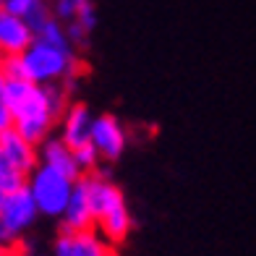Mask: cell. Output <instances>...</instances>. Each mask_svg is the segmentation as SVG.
<instances>
[{
    "label": "cell",
    "mask_w": 256,
    "mask_h": 256,
    "mask_svg": "<svg viewBox=\"0 0 256 256\" xmlns=\"http://www.w3.org/2000/svg\"><path fill=\"white\" fill-rule=\"evenodd\" d=\"M84 180L92 196V206H94V230L112 246L126 243L134 230V214L126 204L120 186L102 172H92Z\"/></svg>",
    "instance_id": "7a4b0ae2"
},
{
    "label": "cell",
    "mask_w": 256,
    "mask_h": 256,
    "mask_svg": "<svg viewBox=\"0 0 256 256\" xmlns=\"http://www.w3.org/2000/svg\"><path fill=\"white\" fill-rule=\"evenodd\" d=\"M0 256H16L14 248H6V246H0Z\"/></svg>",
    "instance_id": "44dd1931"
},
{
    "label": "cell",
    "mask_w": 256,
    "mask_h": 256,
    "mask_svg": "<svg viewBox=\"0 0 256 256\" xmlns=\"http://www.w3.org/2000/svg\"><path fill=\"white\" fill-rule=\"evenodd\" d=\"M92 126H94L92 110L81 102H71L60 118V138L74 149H78L92 142Z\"/></svg>",
    "instance_id": "30bf717a"
},
{
    "label": "cell",
    "mask_w": 256,
    "mask_h": 256,
    "mask_svg": "<svg viewBox=\"0 0 256 256\" xmlns=\"http://www.w3.org/2000/svg\"><path fill=\"white\" fill-rule=\"evenodd\" d=\"M40 165L63 172V176L71 178V180H81V178H84V176H81V170H78L74 146L66 144L60 136H50V138H44V142L40 144Z\"/></svg>",
    "instance_id": "9c48e42d"
},
{
    "label": "cell",
    "mask_w": 256,
    "mask_h": 256,
    "mask_svg": "<svg viewBox=\"0 0 256 256\" xmlns=\"http://www.w3.org/2000/svg\"><path fill=\"white\" fill-rule=\"evenodd\" d=\"M34 42V29L26 24L24 18L8 14L3 8L0 10V52L6 58L21 55L29 44Z\"/></svg>",
    "instance_id": "8fae6325"
},
{
    "label": "cell",
    "mask_w": 256,
    "mask_h": 256,
    "mask_svg": "<svg viewBox=\"0 0 256 256\" xmlns=\"http://www.w3.org/2000/svg\"><path fill=\"white\" fill-rule=\"evenodd\" d=\"M76 152V162H78V170H81V176H92V172H100V154H97V149L92 146V142L89 144H84V146H78V149H74Z\"/></svg>",
    "instance_id": "2e32d148"
},
{
    "label": "cell",
    "mask_w": 256,
    "mask_h": 256,
    "mask_svg": "<svg viewBox=\"0 0 256 256\" xmlns=\"http://www.w3.org/2000/svg\"><path fill=\"white\" fill-rule=\"evenodd\" d=\"M74 21H76V24H78L81 29H84L86 34H92V32H94V26H97V8H94V3H89V6H81Z\"/></svg>",
    "instance_id": "ac0fdd59"
},
{
    "label": "cell",
    "mask_w": 256,
    "mask_h": 256,
    "mask_svg": "<svg viewBox=\"0 0 256 256\" xmlns=\"http://www.w3.org/2000/svg\"><path fill=\"white\" fill-rule=\"evenodd\" d=\"M14 128V112H10V102H8V89H6V78L0 76V134Z\"/></svg>",
    "instance_id": "e0dca14e"
},
{
    "label": "cell",
    "mask_w": 256,
    "mask_h": 256,
    "mask_svg": "<svg viewBox=\"0 0 256 256\" xmlns=\"http://www.w3.org/2000/svg\"><path fill=\"white\" fill-rule=\"evenodd\" d=\"M21 68H24V78L40 86L60 84L71 89L81 74V63L76 58V50H63L52 48L48 42L34 40L29 48L18 55Z\"/></svg>",
    "instance_id": "3957f363"
},
{
    "label": "cell",
    "mask_w": 256,
    "mask_h": 256,
    "mask_svg": "<svg viewBox=\"0 0 256 256\" xmlns=\"http://www.w3.org/2000/svg\"><path fill=\"white\" fill-rule=\"evenodd\" d=\"M74 186H76V180L66 178L63 172H58L52 168H44V165H37L26 178V188L32 194L34 204H37L40 214L58 217V220L66 212L68 199H71V194H74Z\"/></svg>",
    "instance_id": "277c9868"
},
{
    "label": "cell",
    "mask_w": 256,
    "mask_h": 256,
    "mask_svg": "<svg viewBox=\"0 0 256 256\" xmlns=\"http://www.w3.org/2000/svg\"><path fill=\"white\" fill-rule=\"evenodd\" d=\"M3 196H6V191H3V188H0V204H3Z\"/></svg>",
    "instance_id": "603a6c76"
},
{
    "label": "cell",
    "mask_w": 256,
    "mask_h": 256,
    "mask_svg": "<svg viewBox=\"0 0 256 256\" xmlns=\"http://www.w3.org/2000/svg\"><path fill=\"white\" fill-rule=\"evenodd\" d=\"M89 3H94V0H74V6H76V8H81V6H89ZM76 14H78V10H76Z\"/></svg>",
    "instance_id": "ffe728a7"
},
{
    "label": "cell",
    "mask_w": 256,
    "mask_h": 256,
    "mask_svg": "<svg viewBox=\"0 0 256 256\" xmlns=\"http://www.w3.org/2000/svg\"><path fill=\"white\" fill-rule=\"evenodd\" d=\"M8 102L14 112V128L29 142L42 144L50 138L55 123H60L68 102V89L60 84L40 86L26 78H6Z\"/></svg>",
    "instance_id": "6da1fadb"
},
{
    "label": "cell",
    "mask_w": 256,
    "mask_h": 256,
    "mask_svg": "<svg viewBox=\"0 0 256 256\" xmlns=\"http://www.w3.org/2000/svg\"><path fill=\"white\" fill-rule=\"evenodd\" d=\"M60 222H63V232L94 230V206H92V196H89V188H86L84 178L76 180L66 212L60 214Z\"/></svg>",
    "instance_id": "52a82bcc"
},
{
    "label": "cell",
    "mask_w": 256,
    "mask_h": 256,
    "mask_svg": "<svg viewBox=\"0 0 256 256\" xmlns=\"http://www.w3.org/2000/svg\"><path fill=\"white\" fill-rule=\"evenodd\" d=\"M0 154H3L10 165H16L21 172H29L40 165V144L29 142L26 136H21L16 128L0 134Z\"/></svg>",
    "instance_id": "ba28073f"
},
{
    "label": "cell",
    "mask_w": 256,
    "mask_h": 256,
    "mask_svg": "<svg viewBox=\"0 0 256 256\" xmlns=\"http://www.w3.org/2000/svg\"><path fill=\"white\" fill-rule=\"evenodd\" d=\"M71 256H118L115 246L104 240L97 230L71 232Z\"/></svg>",
    "instance_id": "7c38bea8"
},
{
    "label": "cell",
    "mask_w": 256,
    "mask_h": 256,
    "mask_svg": "<svg viewBox=\"0 0 256 256\" xmlns=\"http://www.w3.org/2000/svg\"><path fill=\"white\" fill-rule=\"evenodd\" d=\"M52 256H71V232H63V236L55 240Z\"/></svg>",
    "instance_id": "d6986e66"
},
{
    "label": "cell",
    "mask_w": 256,
    "mask_h": 256,
    "mask_svg": "<svg viewBox=\"0 0 256 256\" xmlns=\"http://www.w3.org/2000/svg\"><path fill=\"white\" fill-rule=\"evenodd\" d=\"M6 8V0H0V10H3Z\"/></svg>",
    "instance_id": "cb8c5ba5"
},
{
    "label": "cell",
    "mask_w": 256,
    "mask_h": 256,
    "mask_svg": "<svg viewBox=\"0 0 256 256\" xmlns=\"http://www.w3.org/2000/svg\"><path fill=\"white\" fill-rule=\"evenodd\" d=\"M37 217H40V209L34 204L26 186L6 194L3 204H0V246L16 248L18 238L34 225Z\"/></svg>",
    "instance_id": "5b68a950"
},
{
    "label": "cell",
    "mask_w": 256,
    "mask_h": 256,
    "mask_svg": "<svg viewBox=\"0 0 256 256\" xmlns=\"http://www.w3.org/2000/svg\"><path fill=\"white\" fill-rule=\"evenodd\" d=\"M128 144V131L126 126L115 118V115L104 112L94 118V126H92V146L97 149V154L102 162H115L120 160Z\"/></svg>",
    "instance_id": "8992f818"
},
{
    "label": "cell",
    "mask_w": 256,
    "mask_h": 256,
    "mask_svg": "<svg viewBox=\"0 0 256 256\" xmlns=\"http://www.w3.org/2000/svg\"><path fill=\"white\" fill-rule=\"evenodd\" d=\"M3 66H6V55L0 52V76H3Z\"/></svg>",
    "instance_id": "7402d4cb"
},
{
    "label": "cell",
    "mask_w": 256,
    "mask_h": 256,
    "mask_svg": "<svg viewBox=\"0 0 256 256\" xmlns=\"http://www.w3.org/2000/svg\"><path fill=\"white\" fill-rule=\"evenodd\" d=\"M6 10L18 16V18H24L34 32L52 16L48 0H6Z\"/></svg>",
    "instance_id": "4fadbf2b"
},
{
    "label": "cell",
    "mask_w": 256,
    "mask_h": 256,
    "mask_svg": "<svg viewBox=\"0 0 256 256\" xmlns=\"http://www.w3.org/2000/svg\"><path fill=\"white\" fill-rule=\"evenodd\" d=\"M34 40H40V42H48L52 44V48H63V50H76L71 40H68V29L63 21H58L55 16H50L44 24L34 32Z\"/></svg>",
    "instance_id": "5bb4252c"
},
{
    "label": "cell",
    "mask_w": 256,
    "mask_h": 256,
    "mask_svg": "<svg viewBox=\"0 0 256 256\" xmlns=\"http://www.w3.org/2000/svg\"><path fill=\"white\" fill-rule=\"evenodd\" d=\"M26 172H21L16 165H10V162L0 154V188H3L6 194L16 191V188H24L26 186Z\"/></svg>",
    "instance_id": "9a60e30c"
}]
</instances>
